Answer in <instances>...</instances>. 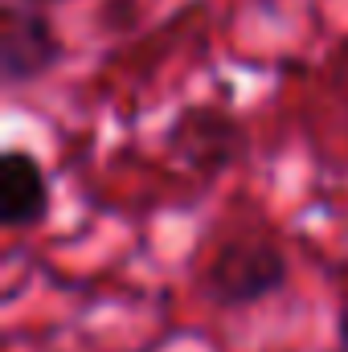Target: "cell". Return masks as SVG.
Segmentation results:
<instances>
[{
	"instance_id": "8992f818",
	"label": "cell",
	"mask_w": 348,
	"mask_h": 352,
	"mask_svg": "<svg viewBox=\"0 0 348 352\" xmlns=\"http://www.w3.org/2000/svg\"><path fill=\"white\" fill-rule=\"evenodd\" d=\"M29 4H33V8H37V4H58V0H29Z\"/></svg>"
},
{
	"instance_id": "7a4b0ae2",
	"label": "cell",
	"mask_w": 348,
	"mask_h": 352,
	"mask_svg": "<svg viewBox=\"0 0 348 352\" xmlns=\"http://www.w3.org/2000/svg\"><path fill=\"white\" fill-rule=\"evenodd\" d=\"M66 45L58 41L50 16L33 4H4L0 8V78L8 87L41 82L58 70Z\"/></svg>"
},
{
	"instance_id": "277c9868",
	"label": "cell",
	"mask_w": 348,
	"mask_h": 352,
	"mask_svg": "<svg viewBox=\"0 0 348 352\" xmlns=\"http://www.w3.org/2000/svg\"><path fill=\"white\" fill-rule=\"evenodd\" d=\"M168 144L176 152H184L193 164L201 168H221L226 160L238 156L242 148V131L230 115L213 111V107H188L184 115H176Z\"/></svg>"
},
{
	"instance_id": "6da1fadb",
	"label": "cell",
	"mask_w": 348,
	"mask_h": 352,
	"mask_svg": "<svg viewBox=\"0 0 348 352\" xmlns=\"http://www.w3.org/2000/svg\"><path fill=\"white\" fill-rule=\"evenodd\" d=\"M291 278L287 254L266 238L221 242L201 274V295L217 307H250L279 295Z\"/></svg>"
},
{
	"instance_id": "5b68a950",
	"label": "cell",
	"mask_w": 348,
	"mask_h": 352,
	"mask_svg": "<svg viewBox=\"0 0 348 352\" xmlns=\"http://www.w3.org/2000/svg\"><path fill=\"white\" fill-rule=\"evenodd\" d=\"M336 336H340V349H348V307L340 311V320H336Z\"/></svg>"
},
{
	"instance_id": "3957f363",
	"label": "cell",
	"mask_w": 348,
	"mask_h": 352,
	"mask_svg": "<svg viewBox=\"0 0 348 352\" xmlns=\"http://www.w3.org/2000/svg\"><path fill=\"white\" fill-rule=\"evenodd\" d=\"M50 217V176L41 160L25 148L0 156V226L29 230Z\"/></svg>"
}]
</instances>
